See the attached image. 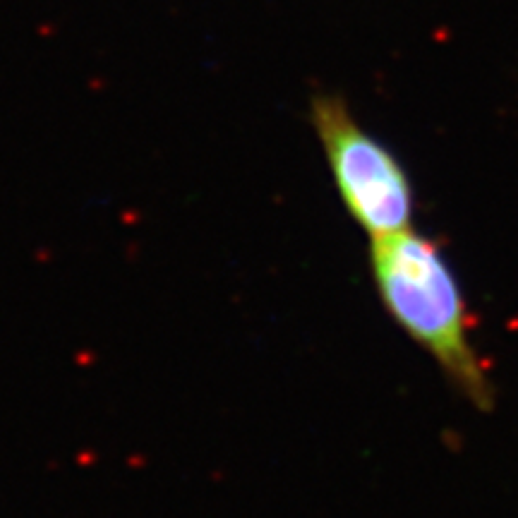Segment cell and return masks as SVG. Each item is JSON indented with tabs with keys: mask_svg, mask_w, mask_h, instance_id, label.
I'll return each instance as SVG.
<instances>
[{
	"mask_svg": "<svg viewBox=\"0 0 518 518\" xmlns=\"http://www.w3.org/2000/svg\"><path fill=\"white\" fill-rule=\"evenodd\" d=\"M372 276L384 307L408 336L440 363L466 399L490 406L492 387L471 343L461 286L440 247L413 228L372 237Z\"/></svg>",
	"mask_w": 518,
	"mask_h": 518,
	"instance_id": "cell-1",
	"label": "cell"
},
{
	"mask_svg": "<svg viewBox=\"0 0 518 518\" xmlns=\"http://www.w3.org/2000/svg\"><path fill=\"white\" fill-rule=\"evenodd\" d=\"M310 120L346 211L372 237L411 228L413 185L401 161L365 132L339 96H314Z\"/></svg>",
	"mask_w": 518,
	"mask_h": 518,
	"instance_id": "cell-2",
	"label": "cell"
}]
</instances>
